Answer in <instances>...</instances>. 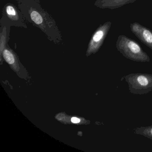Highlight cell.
I'll return each instance as SVG.
<instances>
[{"mask_svg": "<svg viewBox=\"0 0 152 152\" xmlns=\"http://www.w3.org/2000/svg\"><path fill=\"white\" fill-rule=\"evenodd\" d=\"M25 19L40 29L48 39L59 44L63 41L62 33L54 18L45 10L39 0H15Z\"/></svg>", "mask_w": 152, "mask_h": 152, "instance_id": "6da1fadb", "label": "cell"}, {"mask_svg": "<svg viewBox=\"0 0 152 152\" xmlns=\"http://www.w3.org/2000/svg\"><path fill=\"white\" fill-rule=\"evenodd\" d=\"M116 48L124 57L138 62H150V58L140 45L134 40L124 35H119Z\"/></svg>", "mask_w": 152, "mask_h": 152, "instance_id": "7a4b0ae2", "label": "cell"}, {"mask_svg": "<svg viewBox=\"0 0 152 152\" xmlns=\"http://www.w3.org/2000/svg\"><path fill=\"white\" fill-rule=\"evenodd\" d=\"M129 85L130 93L143 95L152 91V75L150 74L132 73L124 76Z\"/></svg>", "mask_w": 152, "mask_h": 152, "instance_id": "3957f363", "label": "cell"}, {"mask_svg": "<svg viewBox=\"0 0 152 152\" xmlns=\"http://www.w3.org/2000/svg\"><path fill=\"white\" fill-rule=\"evenodd\" d=\"M1 26L23 27L27 29L25 19L18 8L11 3H7L2 9L0 20Z\"/></svg>", "mask_w": 152, "mask_h": 152, "instance_id": "277c9868", "label": "cell"}, {"mask_svg": "<svg viewBox=\"0 0 152 152\" xmlns=\"http://www.w3.org/2000/svg\"><path fill=\"white\" fill-rule=\"evenodd\" d=\"M112 23L106 22L100 25L92 34L86 52L87 56L98 52L104 43L111 28Z\"/></svg>", "mask_w": 152, "mask_h": 152, "instance_id": "5b68a950", "label": "cell"}, {"mask_svg": "<svg viewBox=\"0 0 152 152\" xmlns=\"http://www.w3.org/2000/svg\"><path fill=\"white\" fill-rule=\"evenodd\" d=\"M132 32L152 50V31L137 23H131L130 26Z\"/></svg>", "mask_w": 152, "mask_h": 152, "instance_id": "8992f818", "label": "cell"}, {"mask_svg": "<svg viewBox=\"0 0 152 152\" xmlns=\"http://www.w3.org/2000/svg\"><path fill=\"white\" fill-rule=\"evenodd\" d=\"M137 1V0H96L94 6L102 9L113 10L133 3Z\"/></svg>", "mask_w": 152, "mask_h": 152, "instance_id": "52a82bcc", "label": "cell"}, {"mask_svg": "<svg viewBox=\"0 0 152 152\" xmlns=\"http://www.w3.org/2000/svg\"><path fill=\"white\" fill-rule=\"evenodd\" d=\"M3 56L5 61L14 68H17L19 66V60L18 57L15 51L10 48L8 44L7 45L2 52L1 56Z\"/></svg>", "mask_w": 152, "mask_h": 152, "instance_id": "ba28073f", "label": "cell"}, {"mask_svg": "<svg viewBox=\"0 0 152 152\" xmlns=\"http://www.w3.org/2000/svg\"><path fill=\"white\" fill-rule=\"evenodd\" d=\"M134 133L142 135L152 140V125L146 127H137L134 129Z\"/></svg>", "mask_w": 152, "mask_h": 152, "instance_id": "9c48e42d", "label": "cell"}, {"mask_svg": "<svg viewBox=\"0 0 152 152\" xmlns=\"http://www.w3.org/2000/svg\"><path fill=\"white\" fill-rule=\"evenodd\" d=\"M80 121V119H79V118H76V117H72V118L71 119V121H72L73 123H79Z\"/></svg>", "mask_w": 152, "mask_h": 152, "instance_id": "30bf717a", "label": "cell"}]
</instances>
